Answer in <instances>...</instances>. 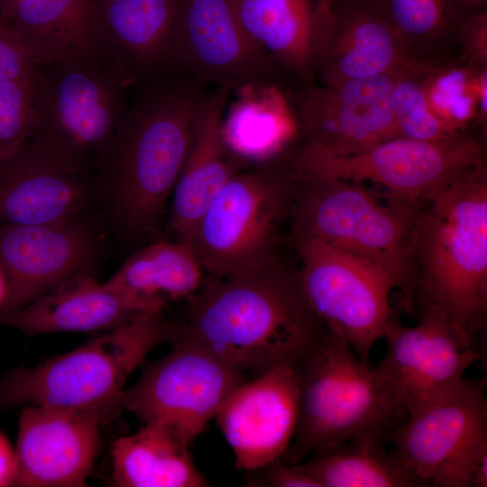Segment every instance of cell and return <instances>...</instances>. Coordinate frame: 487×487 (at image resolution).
Returning a JSON list of instances; mask_svg holds the SVG:
<instances>
[{
    "label": "cell",
    "mask_w": 487,
    "mask_h": 487,
    "mask_svg": "<svg viewBox=\"0 0 487 487\" xmlns=\"http://www.w3.org/2000/svg\"><path fill=\"white\" fill-rule=\"evenodd\" d=\"M6 294V284L4 274L0 269V306L2 305Z\"/></svg>",
    "instance_id": "obj_40"
},
{
    "label": "cell",
    "mask_w": 487,
    "mask_h": 487,
    "mask_svg": "<svg viewBox=\"0 0 487 487\" xmlns=\"http://www.w3.org/2000/svg\"><path fill=\"white\" fill-rule=\"evenodd\" d=\"M456 19L464 18L486 10L487 0H446Z\"/></svg>",
    "instance_id": "obj_38"
},
{
    "label": "cell",
    "mask_w": 487,
    "mask_h": 487,
    "mask_svg": "<svg viewBox=\"0 0 487 487\" xmlns=\"http://www.w3.org/2000/svg\"><path fill=\"white\" fill-rule=\"evenodd\" d=\"M427 106L453 134H466L469 126L485 121L487 69H474L457 60L422 59Z\"/></svg>",
    "instance_id": "obj_30"
},
{
    "label": "cell",
    "mask_w": 487,
    "mask_h": 487,
    "mask_svg": "<svg viewBox=\"0 0 487 487\" xmlns=\"http://www.w3.org/2000/svg\"><path fill=\"white\" fill-rule=\"evenodd\" d=\"M230 91L216 89L198 102L186 159L172 192L170 225L177 240L190 243L196 227L228 180L245 168L229 151L222 121Z\"/></svg>",
    "instance_id": "obj_22"
},
{
    "label": "cell",
    "mask_w": 487,
    "mask_h": 487,
    "mask_svg": "<svg viewBox=\"0 0 487 487\" xmlns=\"http://www.w3.org/2000/svg\"><path fill=\"white\" fill-rule=\"evenodd\" d=\"M294 243L301 262L298 280L308 306L369 364L372 347L391 319V277L380 265L317 240L295 236Z\"/></svg>",
    "instance_id": "obj_11"
},
{
    "label": "cell",
    "mask_w": 487,
    "mask_h": 487,
    "mask_svg": "<svg viewBox=\"0 0 487 487\" xmlns=\"http://www.w3.org/2000/svg\"><path fill=\"white\" fill-rule=\"evenodd\" d=\"M176 335L191 340L251 378L297 365L325 326L297 272L280 258L234 276L209 278L186 299Z\"/></svg>",
    "instance_id": "obj_1"
},
{
    "label": "cell",
    "mask_w": 487,
    "mask_h": 487,
    "mask_svg": "<svg viewBox=\"0 0 487 487\" xmlns=\"http://www.w3.org/2000/svg\"><path fill=\"white\" fill-rule=\"evenodd\" d=\"M190 443L172 428L143 424L111 446L112 475L118 487H207L189 452Z\"/></svg>",
    "instance_id": "obj_26"
},
{
    "label": "cell",
    "mask_w": 487,
    "mask_h": 487,
    "mask_svg": "<svg viewBox=\"0 0 487 487\" xmlns=\"http://www.w3.org/2000/svg\"><path fill=\"white\" fill-rule=\"evenodd\" d=\"M106 419L96 409L27 405L18 423L14 485L85 486Z\"/></svg>",
    "instance_id": "obj_16"
},
{
    "label": "cell",
    "mask_w": 487,
    "mask_h": 487,
    "mask_svg": "<svg viewBox=\"0 0 487 487\" xmlns=\"http://www.w3.org/2000/svg\"><path fill=\"white\" fill-rule=\"evenodd\" d=\"M95 243L78 216L39 224H0V269L6 284L0 314L19 309L87 271Z\"/></svg>",
    "instance_id": "obj_17"
},
{
    "label": "cell",
    "mask_w": 487,
    "mask_h": 487,
    "mask_svg": "<svg viewBox=\"0 0 487 487\" xmlns=\"http://www.w3.org/2000/svg\"><path fill=\"white\" fill-rule=\"evenodd\" d=\"M296 369L298 423L281 457L289 464L349 442L383 441L408 417L376 368L360 361L350 345L326 326Z\"/></svg>",
    "instance_id": "obj_3"
},
{
    "label": "cell",
    "mask_w": 487,
    "mask_h": 487,
    "mask_svg": "<svg viewBox=\"0 0 487 487\" xmlns=\"http://www.w3.org/2000/svg\"><path fill=\"white\" fill-rule=\"evenodd\" d=\"M171 350L144 365L119 406L143 424L167 426L190 444L242 383L251 379L202 345L175 335Z\"/></svg>",
    "instance_id": "obj_12"
},
{
    "label": "cell",
    "mask_w": 487,
    "mask_h": 487,
    "mask_svg": "<svg viewBox=\"0 0 487 487\" xmlns=\"http://www.w3.org/2000/svg\"><path fill=\"white\" fill-rule=\"evenodd\" d=\"M163 306L133 296L89 272L78 273L28 305L0 314V326L25 335L110 331Z\"/></svg>",
    "instance_id": "obj_21"
},
{
    "label": "cell",
    "mask_w": 487,
    "mask_h": 487,
    "mask_svg": "<svg viewBox=\"0 0 487 487\" xmlns=\"http://www.w3.org/2000/svg\"><path fill=\"white\" fill-rule=\"evenodd\" d=\"M88 171L66 153L28 139L0 162V224L66 220L85 207Z\"/></svg>",
    "instance_id": "obj_20"
},
{
    "label": "cell",
    "mask_w": 487,
    "mask_h": 487,
    "mask_svg": "<svg viewBox=\"0 0 487 487\" xmlns=\"http://www.w3.org/2000/svg\"><path fill=\"white\" fill-rule=\"evenodd\" d=\"M234 91L222 121L229 151L243 164L280 160L300 132L289 98L275 83L248 84Z\"/></svg>",
    "instance_id": "obj_24"
},
{
    "label": "cell",
    "mask_w": 487,
    "mask_h": 487,
    "mask_svg": "<svg viewBox=\"0 0 487 487\" xmlns=\"http://www.w3.org/2000/svg\"><path fill=\"white\" fill-rule=\"evenodd\" d=\"M296 366L278 367L247 380L216 413L237 469L258 471L281 458L289 446L299 415Z\"/></svg>",
    "instance_id": "obj_18"
},
{
    "label": "cell",
    "mask_w": 487,
    "mask_h": 487,
    "mask_svg": "<svg viewBox=\"0 0 487 487\" xmlns=\"http://www.w3.org/2000/svg\"><path fill=\"white\" fill-rule=\"evenodd\" d=\"M381 443L380 439L345 443L318 452L300 464L321 487L430 486Z\"/></svg>",
    "instance_id": "obj_29"
},
{
    "label": "cell",
    "mask_w": 487,
    "mask_h": 487,
    "mask_svg": "<svg viewBox=\"0 0 487 487\" xmlns=\"http://www.w3.org/2000/svg\"><path fill=\"white\" fill-rule=\"evenodd\" d=\"M100 0H18L9 26L35 66L97 45Z\"/></svg>",
    "instance_id": "obj_25"
},
{
    "label": "cell",
    "mask_w": 487,
    "mask_h": 487,
    "mask_svg": "<svg viewBox=\"0 0 487 487\" xmlns=\"http://www.w3.org/2000/svg\"><path fill=\"white\" fill-rule=\"evenodd\" d=\"M291 175L293 237L312 238L380 265L410 310L418 292L414 231L423 206L391 198L383 205L361 183Z\"/></svg>",
    "instance_id": "obj_5"
},
{
    "label": "cell",
    "mask_w": 487,
    "mask_h": 487,
    "mask_svg": "<svg viewBox=\"0 0 487 487\" xmlns=\"http://www.w3.org/2000/svg\"><path fill=\"white\" fill-rule=\"evenodd\" d=\"M170 70L203 87L229 91L248 84H279L283 71L244 27L238 0H180Z\"/></svg>",
    "instance_id": "obj_13"
},
{
    "label": "cell",
    "mask_w": 487,
    "mask_h": 487,
    "mask_svg": "<svg viewBox=\"0 0 487 487\" xmlns=\"http://www.w3.org/2000/svg\"><path fill=\"white\" fill-rule=\"evenodd\" d=\"M265 482L273 487H321L300 464H289L279 458L260 469Z\"/></svg>",
    "instance_id": "obj_36"
},
{
    "label": "cell",
    "mask_w": 487,
    "mask_h": 487,
    "mask_svg": "<svg viewBox=\"0 0 487 487\" xmlns=\"http://www.w3.org/2000/svg\"><path fill=\"white\" fill-rule=\"evenodd\" d=\"M397 70L299 93L296 114L305 143L350 155L400 136L391 99Z\"/></svg>",
    "instance_id": "obj_15"
},
{
    "label": "cell",
    "mask_w": 487,
    "mask_h": 487,
    "mask_svg": "<svg viewBox=\"0 0 487 487\" xmlns=\"http://www.w3.org/2000/svg\"><path fill=\"white\" fill-rule=\"evenodd\" d=\"M410 60L404 41L372 0L326 4L312 61L320 84L393 72Z\"/></svg>",
    "instance_id": "obj_19"
},
{
    "label": "cell",
    "mask_w": 487,
    "mask_h": 487,
    "mask_svg": "<svg viewBox=\"0 0 487 487\" xmlns=\"http://www.w3.org/2000/svg\"><path fill=\"white\" fill-rule=\"evenodd\" d=\"M413 59L440 58L459 21L446 0H372Z\"/></svg>",
    "instance_id": "obj_31"
},
{
    "label": "cell",
    "mask_w": 487,
    "mask_h": 487,
    "mask_svg": "<svg viewBox=\"0 0 487 487\" xmlns=\"http://www.w3.org/2000/svg\"><path fill=\"white\" fill-rule=\"evenodd\" d=\"M32 77L0 81V162L30 137Z\"/></svg>",
    "instance_id": "obj_33"
},
{
    "label": "cell",
    "mask_w": 487,
    "mask_h": 487,
    "mask_svg": "<svg viewBox=\"0 0 487 487\" xmlns=\"http://www.w3.org/2000/svg\"><path fill=\"white\" fill-rule=\"evenodd\" d=\"M32 84L29 139L100 166L129 103L121 69L97 44L36 66Z\"/></svg>",
    "instance_id": "obj_7"
},
{
    "label": "cell",
    "mask_w": 487,
    "mask_h": 487,
    "mask_svg": "<svg viewBox=\"0 0 487 487\" xmlns=\"http://www.w3.org/2000/svg\"><path fill=\"white\" fill-rule=\"evenodd\" d=\"M413 255L424 310L441 312L472 336L487 307L486 171L420 208Z\"/></svg>",
    "instance_id": "obj_4"
},
{
    "label": "cell",
    "mask_w": 487,
    "mask_h": 487,
    "mask_svg": "<svg viewBox=\"0 0 487 487\" xmlns=\"http://www.w3.org/2000/svg\"><path fill=\"white\" fill-rule=\"evenodd\" d=\"M294 176L372 182L388 198L424 206L454 183L485 172V152L470 135L441 141L403 136L336 155L305 143L288 163Z\"/></svg>",
    "instance_id": "obj_9"
},
{
    "label": "cell",
    "mask_w": 487,
    "mask_h": 487,
    "mask_svg": "<svg viewBox=\"0 0 487 487\" xmlns=\"http://www.w3.org/2000/svg\"><path fill=\"white\" fill-rule=\"evenodd\" d=\"M180 0H100L98 46L131 87L170 70Z\"/></svg>",
    "instance_id": "obj_23"
},
{
    "label": "cell",
    "mask_w": 487,
    "mask_h": 487,
    "mask_svg": "<svg viewBox=\"0 0 487 487\" xmlns=\"http://www.w3.org/2000/svg\"><path fill=\"white\" fill-rule=\"evenodd\" d=\"M203 87L170 70L131 87L127 109L100 164L120 223L156 231L188 151Z\"/></svg>",
    "instance_id": "obj_2"
},
{
    "label": "cell",
    "mask_w": 487,
    "mask_h": 487,
    "mask_svg": "<svg viewBox=\"0 0 487 487\" xmlns=\"http://www.w3.org/2000/svg\"><path fill=\"white\" fill-rule=\"evenodd\" d=\"M486 378L464 379L451 393L408 415L383 441L430 486L487 485Z\"/></svg>",
    "instance_id": "obj_10"
},
{
    "label": "cell",
    "mask_w": 487,
    "mask_h": 487,
    "mask_svg": "<svg viewBox=\"0 0 487 487\" xmlns=\"http://www.w3.org/2000/svg\"><path fill=\"white\" fill-rule=\"evenodd\" d=\"M18 0H0V22L9 24Z\"/></svg>",
    "instance_id": "obj_39"
},
{
    "label": "cell",
    "mask_w": 487,
    "mask_h": 487,
    "mask_svg": "<svg viewBox=\"0 0 487 487\" xmlns=\"http://www.w3.org/2000/svg\"><path fill=\"white\" fill-rule=\"evenodd\" d=\"M323 1H325V2H326V3H329V2H331V1H333V0H323Z\"/></svg>",
    "instance_id": "obj_41"
},
{
    "label": "cell",
    "mask_w": 487,
    "mask_h": 487,
    "mask_svg": "<svg viewBox=\"0 0 487 487\" xmlns=\"http://www.w3.org/2000/svg\"><path fill=\"white\" fill-rule=\"evenodd\" d=\"M460 46L458 61L474 69H487V11L464 18L455 38Z\"/></svg>",
    "instance_id": "obj_34"
},
{
    "label": "cell",
    "mask_w": 487,
    "mask_h": 487,
    "mask_svg": "<svg viewBox=\"0 0 487 487\" xmlns=\"http://www.w3.org/2000/svg\"><path fill=\"white\" fill-rule=\"evenodd\" d=\"M326 2L238 0L249 35L282 68L300 76L312 71L315 41Z\"/></svg>",
    "instance_id": "obj_27"
},
{
    "label": "cell",
    "mask_w": 487,
    "mask_h": 487,
    "mask_svg": "<svg viewBox=\"0 0 487 487\" xmlns=\"http://www.w3.org/2000/svg\"><path fill=\"white\" fill-rule=\"evenodd\" d=\"M16 458L14 448L0 432V487L14 485Z\"/></svg>",
    "instance_id": "obj_37"
},
{
    "label": "cell",
    "mask_w": 487,
    "mask_h": 487,
    "mask_svg": "<svg viewBox=\"0 0 487 487\" xmlns=\"http://www.w3.org/2000/svg\"><path fill=\"white\" fill-rule=\"evenodd\" d=\"M174 335V322L147 314L34 367L11 370L0 378V410L40 405L96 409L108 418L131 374Z\"/></svg>",
    "instance_id": "obj_6"
},
{
    "label": "cell",
    "mask_w": 487,
    "mask_h": 487,
    "mask_svg": "<svg viewBox=\"0 0 487 487\" xmlns=\"http://www.w3.org/2000/svg\"><path fill=\"white\" fill-rule=\"evenodd\" d=\"M292 195L293 177L280 160L237 171L210 204L190 240L203 271L210 278H225L277 259Z\"/></svg>",
    "instance_id": "obj_8"
},
{
    "label": "cell",
    "mask_w": 487,
    "mask_h": 487,
    "mask_svg": "<svg viewBox=\"0 0 487 487\" xmlns=\"http://www.w3.org/2000/svg\"><path fill=\"white\" fill-rule=\"evenodd\" d=\"M203 272L190 243L163 241L133 253L107 282L164 307L169 299H187L195 293Z\"/></svg>",
    "instance_id": "obj_28"
},
{
    "label": "cell",
    "mask_w": 487,
    "mask_h": 487,
    "mask_svg": "<svg viewBox=\"0 0 487 487\" xmlns=\"http://www.w3.org/2000/svg\"><path fill=\"white\" fill-rule=\"evenodd\" d=\"M35 68L10 26L0 22V81L31 78Z\"/></svg>",
    "instance_id": "obj_35"
},
{
    "label": "cell",
    "mask_w": 487,
    "mask_h": 487,
    "mask_svg": "<svg viewBox=\"0 0 487 487\" xmlns=\"http://www.w3.org/2000/svg\"><path fill=\"white\" fill-rule=\"evenodd\" d=\"M391 99L400 136L423 141H441L459 136L450 133L427 106L422 59L410 60L396 71Z\"/></svg>",
    "instance_id": "obj_32"
},
{
    "label": "cell",
    "mask_w": 487,
    "mask_h": 487,
    "mask_svg": "<svg viewBox=\"0 0 487 487\" xmlns=\"http://www.w3.org/2000/svg\"><path fill=\"white\" fill-rule=\"evenodd\" d=\"M387 349L376 370L408 415L455 391L481 358L472 336L444 314L424 310L415 326L390 319Z\"/></svg>",
    "instance_id": "obj_14"
}]
</instances>
